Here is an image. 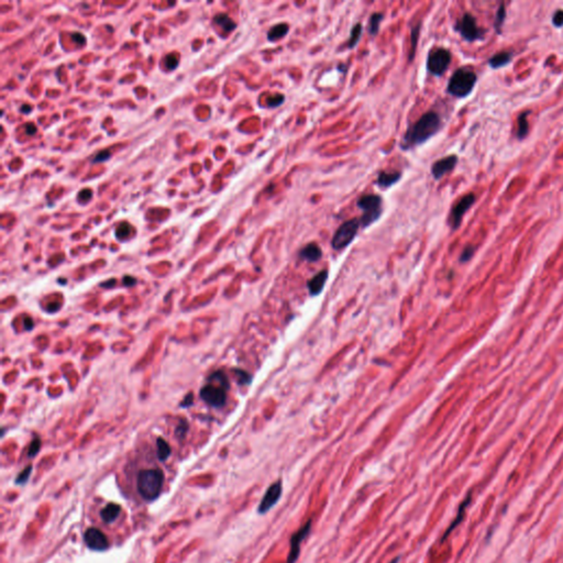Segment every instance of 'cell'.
Segmentation results:
<instances>
[{
    "label": "cell",
    "mask_w": 563,
    "mask_h": 563,
    "mask_svg": "<svg viewBox=\"0 0 563 563\" xmlns=\"http://www.w3.org/2000/svg\"><path fill=\"white\" fill-rule=\"evenodd\" d=\"M40 449H41V440L39 438H35V439H33V441L30 443V445H29L28 457L29 458L35 457L39 453Z\"/></svg>",
    "instance_id": "d6a6232c"
},
{
    "label": "cell",
    "mask_w": 563,
    "mask_h": 563,
    "mask_svg": "<svg viewBox=\"0 0 563 563\" xmlns=\"http://www.w3.org/2000/svg\"><path fill=\"white\" fill-rule=\"evenodd\" d=\"M131 230H132V227H131L128 222H122L120 223L118 227H117L116 229V237L118 238L119 240L121 239H126L130 236L131 233Z\"/></svg>",
    "instance_id": "f1b7e54d"
},
{
    "label": "cell",
    "mask_w": 563,
    "mask_h": 563,
    "mask_svg": "<svg viewBox=\"0 0 563 563\" xmlns=\"http://www.w3.org/2000/svg\"><path fill=\"white\" fill-rule=\"evenodd\" d=\"M284 101H285L284 95H282V94L275 95V96L267 98V107L268 108H277V107H280L281 105H283Z\"/></svg>",
    "instance_id": "836d02e7"
},
{
    "label": "cell",
    "mask_w": 563,
    "mask_h": 563,
    "mask_svg": "<svg viewBox=\"0 0 563 563\" xmlns=\"http://www.w3.org/2000/svg\"><path fill=\"white\" fill-rule=\"evenodd\" d=\"M455 30L460 33L462 38L467 42H474L478 40H482L484 36V31L480 29L477 25V20L473 17V14L465 12L463 16L460 18L455 26Z\"/></svg>",
    "instance_id": "52a82bcc"
},
{
    "label": "cell",
    "mask_w": 563,
    "mask_h": 563,
    "mask_svg": "<svg viewBox=\"0 0 563 563\" xmlns=\"http://www.w3.org/2000/svg\"><path fill=\"white\" fill-rule=\"evenodd\" d=\"M84 540L87 547L94 551H105L109 548V541L106 535L97 528L87 529L84 535Z\"/></svg>",
    "instance_id": "7c38bea8"
},
{
    "label": "cell",
    "mask_w": 563,
    "mask_h": 563,
    "mask_svg": "<svg viewBox=\"0 0 563 563\" xmlns=\"http://www.w3.org/2000/svg\"><path fill=\"white\" fill-rule=\"evenodd\" d=\"M458 163V156L457 155H449L442 157L440 160L436 161V162L431 165V174L435 179H441L445 174H448L455 169Z\"/></svg>",
    "instance_id": "4fadbf2b"
},
{
    "label": "cell",
    "mask_w": 563,
    "mask_h": 563,
    "mask_svg": "<svg viewBox=\"0 0 563 563\" xmlns=\"http://www.w3.org/2000/svg\"><path fill=\"white\" fill-rule=\"evenodd\" d=\"M120 513H121V507L118 505V504L110 503L108 504L106 507L102 508V510L100 511V517L106 524H111L119 517Z\"/></svg>",
    "instance_id": "2e32d148"
},
{
    "label": "cell",
    "mask_w": 563,
    "mask_h": 563,
    "mask_svg": "<svg viewBox=\"0 0 563 563\" xmlns=\"http://www.w3.org/2000/svg\"><path fill=\"white\" fill-rule=\"evenodd\" d=\"M442 128V119L436 111L423 114L415 123L411 124L401 139L399 147L404 151L413 150L426 143Z\"/></svg>",
    "instance_id": "6da1fadb"
},
{
    "label": "cell",
    "mask_w": 563,
    "mask_h": 563,
    "mask_svg": "<svg viewBox=\"0 0 563 563\" xmlns=\"http://www.w3.org/2000/svg\"><path fill=\"white\" fill-rule=\"evenodd\" d=\"M552 24L555 27H563V10H557L552 17Z\"/></svg>",
    "instance_id": "d590c367"
},
{
    "label": "cell",
    "mask_w": 563,
    "mask_h": 563,
    "mask_svg": "<svg viewBox=\"0 0 563 563\" xmlns=\"http://www.w3.org/2000/svg\"><path fill=\"white\" fill-rule=\"evenodd\" d=\"M471 500H472V494H471V493H469V494H467V496L465 497V499L463 500V502H462L461 504H460L459 509H458V514H457L456 518H455V519H453V522H452V523L450 524V526H449V527L447 528V530H445V532L443 533V536H442V541H443V540H445V539H447V538H448V536L450 535V533H451V532H452L453 530H455V529H456V528L458 527V526H459L460 524H461V523H462V521H463V518H464V516H465V510H466V507L470 505Z\"/></svg>",
    "instance_id": "5bb4252c"
},
{
    "label": "cell",
    "mask_w": 563,
    "mask_h": 563,
    "mask_svg": "<svg viewBox=\"0 0 563 563\" xmlns=\"http://www.w3.org/2000/svg\"><path fill=\"white\" fill-rule=\"evenodd\" d=\"M452 55L450 51L444 48H435L430 50L427 57V70L434 76H442L448 70Z\"/></svg>",
    "instance_id": "8992f818"
},
{
    "label": "cell",
    "mask_w": 563,
    "mask_h": 563,
    "mask_svg": "<svg viewBox=\"0 0 563 563\" xmlns=\"http://www.w3.org/2000/svg\"><path fill=\"white\" fill-rule=\"evenodd\" d=\"M235 372H236V376H237V378L239 379V382L241 384H245V383H247L249 381H250V376L247 375V373L241 371V370H235Z\"/></svg>",
    "instance_id": "74e56055"
},
{
    "label": "cell",
    "mask_w": 563,
    "mask_h": 563,
    "mask_svg": "<svg viewBox=\"0 0 563 563\" xmlns=\"http://www.w3.org/2000/svg\"><path fill=\"white\" fill-rule=\"evenodd\" d=\"M511 58H513V53L510 52H500L495 54L494 56H492L491 58L488 60V64L489 66L493 67V69H500V67H503L505 66V65H507L510 61Z\"/></svg>",
    "instance_id": "ffe728a7"
},
{
    "label": "cell",
    "mask_w": 563,
    "mask_h": 563,
    "mask_svg": "<svg viewBox=\"0 0 563 563\" xmlns=\"http://www.w3.org/2000/svg\"><path fill=\"white\" fill-rule=\"evenodd\" d=\"M401 178V173L398 171H382L378 174L376 185L379 188H390L398 183Z\"/></svg>",
    "instance_id": "9a60e30c"
},
{
    "label": "cell",
    "mask_w": 563,
    "mask_h": 563,
    "mask_svg": "<svg viewBox=\"0 0 563 563\" xmlns=\"http://www.w3.org/2000/svg\"><path fill=\"white\" fill-rule=\"evenodd\" d=\"M199 394L205 403L215 408L223 407L227 401V391L213 384L205 385Z\"/></svg>",
    "instance_id": "9c48e42d"
},
{
    "label": "cell",
    "mask_w": 563,
    "mask_h": 563,
    "mask_svg": "<svg viewBox=\"0 0 563 563\" xmlns=\"http://www.w3.org/2000/svg\"><path fill=\"white\" fill-rule=\"evenodd\" d=\"M321 254L323 253H321L320 247L316 243H309L307 244L304 249H302L301 258L307 261L315 262L321 258Z\"/></svg>",
    "instance_id": "d6986e66"
},
{
    "label": "cell",
    "mask_w": 563,
    "mask_h": 563,
    "mask_svg": "<svg viewBox=\"0 0 563 563\" xmlns=\"http://www.w3.org/2000/svg\"><path fill=\"white\" fill-rule=\"evenodd\" d=\"M164 484V473L160 469H144L138 473L137 489L144 501L156 500Z\"/></svg>",
    "instance_id": "7a4b0ae2"
},
{
    "label": "cell",
    "mask_w": 563,
    "mask_h": 563,
    "mask_svg": "<svg viewBox=\"0 0 563 563\" xmlns=\"http://www.w3.org/2000/svg\"><path fill=\"white\" fill-rule=\"evenodd\" d=\"M527 112H523L518 118V130H517V138L519 140H523L528 134V121H527Z\"/></svg>",
    "instance_id": "4316f807"
},
{
    "label": "cell",
    "mask_w": 563,
    "mask_h": 563,
    "mask_svg": "<svg viewBox=\"0 0 563 563\" xmlns=\"http://www.w3.org/2000/svg\"><path fill=\"white\" fill-rule=\"evenodd\" d=\"M156 449H157V458L160 461H165L170 458L172 449L171 445L167 443L163 438H157L156 439Z\"/></svg>",
    "instance_id": "603a6c76"
},
{
    "label": "cell",
    "mask_w": 563,
    "mask_h": 563,
    "mask_svg": "<svg viewBox=\"0 0 563 563\" xmlns=\"http://www.w3.org/2000/svg\"><path fill=\"white\" fill-rule=\"evenodd\" d=\"M474 254V247L473 246H466L464 249V251L462 252L461 254V258H460V260H461V262H465V261H469L472 255Z\"/></svg>",
    "instance_id": "8d00e7d4"
},
{
    "label": "cell",
    "mask_w": 563,
    "mask_h": 563,
    "mask_svg": "<svg viewBox=\"0 0 563 563\" xmlns=\"http://www.w3.org/2000/svg\"><path fill=\"white\" fill-rule=\"evenodd\" d=\"M282 493H283L282 481L274 482V483L266 489L264 496H263V499L258 507L259 514H265L271 508L274 507L277 504V502L280 501Z\"/></svg>",
    "instance_id": "8fae6325"
},
{
    "label": "cell",
    "mask_w": 563,
    "mask_h": 563,
    "mask_svg": "<svg viewBox=\"0 0 563 563\" xmlns=\"http://www.w3.org/2000/svg\"><path fill=\"white\" fill-rule=\"evenodd\" d=\"M361 226L360 219L353 218L351 220L343 222L338 230L335 231L332 238L331 244L334 250H342L347 247L354 240L357 231Z\"/></svg>",
    "instance_id": "5b68a950"
},
{
    "label": "cell",
    "mask_w": 563,
    "mask_h": 563,
    "mask_svg": "<svg viewBox=\"0 0 563 563\" xmlns=\"http://www.w3.org/2000/svg\"><path fill=\"white\" fill-rule=\"evenodd\" d=\"M189 429V425L186 419H179L178 421V425L176 427V430H175V435H176L179 439H183V438H185L187 431Z\"/></svg>",
    "instance_id": "1f68e13d"
},
{
    "label": "cell",
    "mask_w": 563,
    "mask_h": 563,
    "mask_svg": "<svg viewBox=\"0 0 563 563\" xmlns=\"http://www.w3.org/2000/svg\"><path fill=\"white\" fill-rule=\"evenodd\" d=\"M420 29H421V26H420V24H418V25H416L415 27H413L412 30H411V50H409V56H408L409 62L413 61L414 57H415L417 44H418V40H419Z\"/></svg>",
    "instance_id": "cb8c5ba5"
},
{
    "label": "cell",
    "mask_w": 563,
    "mask_h": 563,
    "mask_svg": "<svg viewBox=\"0 0 563 563\" xmlns=\"http://www.w3.org/2000/svg\"><path fill=\"white\" fill-rule=\"evenodd\" d=\"M110 155H111V153H110V151H108V150H105V151H100V152L98 153V154H97L96 156H95V159H94V162H102V161H106V160H108V159H109V156H110Z\"/></svg>",
    "instance_id": "f35d334b"
},
{
    "label": "cell",
    "mask_w": 563,
    "mask_h": 563,
    "mask_svg": "<svg viewBox=\"0 0 563 563\" xmlns=\"http://www.w3.org/2000/svg\"><path fill=\"white\" fill-rule=\"evenodd\" d=\"M36 132V127L33 123H27L26 126V133L29 136H33Z\"/></svg>",
    "instance_id": "60d3db41"
},
{
    "label": "cell",
    "mask_w": 563,
    "mask_h": 563,
    "mask_svg": "<svg viewBox=\"0 0 563 563\" xmlns=\"http://www.w3.org/2000/svg\"><path fill=\"white\" fill-rule=\"evenodd\" d=\"M398 560H399V558H395V559H394V560H393V561H392L391 563H397V562H398Z\"/></svg>",
    "instance_id": "bcb514c9"
},
{
    "label": "cell",
    "mask_w": 563,
    "mask_h": 563,
    "mask_svg": "<svg viewBox=\"0 0 563 563\" xmlns=\"http://www.w3.org/2000/svg\"><path fill=\"white\" fill-rule=\"evenodd\" d=\"M215 22L219 26L221 27L224 31L227 32H231L236 29L237 25L235 21H233L228 14L226 13H218L217 16H215Z\"/></svg>",
    "instance_id": "44dd1931"
},
{
    "label": "cell",
    "mask_w": 563,
    "mask_h": 563,
    "mask_svg": "<svg viewBox=\"0 0 563 563\" xmlns=\"http://www.w3.org/2000/svg\"><path fill=\"white\" fill-rule=\"evenodd\" d=\"M123 283L126 286H131V285H134L137 283V280L134 279V277H131V276H126L123 280Z\"/></svg>",
    "instance_id": "7bdbcfd3"
},
{
    "label": "cell",
    "mask_w": 563,
    "mask_h": 563,
    "mask_svg": "<svg viewBox=\"0 0 563 563\" xmlns=\"http://www.w3.org/2000/svg\"><path fill=\"white\" fill-rule=\"evenodd\" d=\"M505 18H506L505 5L502 4V5L500 6L499 10H497L496 17H495V21H494V27H495V30H496L497 33H501L502 28H503V25H504V21H505Z\"/></svg>",
    "instance_id": "83f0119b"
},
{
    "label": "cell",
    "mask_w": 563,
    "mask_h": 563,
    "mask_svg": "<svg viewBox=\"0 0 563 563\" xmlns=\"http://www.w3.org/2000/svg\"><path fill=\"white\" fill-rule=\"evenodd\" d=\"M356 206L363 211V215L360 218L361 227L363 228H367L377 221L383 214V199L379 195H363L356 201Z\"/></svg>",
    "instance_id": "277c9868"
},
{
    "label": "cell",
    "mask_w": 563,
    "mask_h": 563,
    "mask_svg": "<svg viewBox=\"0 0 563 563\" xmlns=\"http://www.w3.org/2000/svg\"><path fill=\"white\" fill-rule=\"evenodd\" d=\"M288 31H289V26L287 24L275 25L268 30L267 40L271 41V42L279 41V40L283 39L284 36H286Z\"/></svg>",
    "instance_id": "ac0fdd59"
},
{
    "label": "cell",
    "mask_w": 563,
    "mask_h": 563,
    "mask_svg": "<svg viewBox=\"0 0 563 563\" xmlns=\"http://www.w3.org/2000/svg\"><path fill=\"white\" fill-rule=\"evenodd\" d=\"M72 40L74 42H76V43H78V44H84V43L86 42L85 36L82 33H78V32L72 33Z\"/></svg>",
    "instance_id": "ab89813d"
},
{
    "label": "cell",
    "mask_w": 563,
    "mask_h": 563,
    "mask_svg": "<svg viewBox=\"0 0 563 563\" xmlns=\"http://www.w3.org/2000/svg\"><path fill=\"white\" fill-rule=\"evenodd\" d=\"M327 277H328V272L327 271H323V272L318 273L309 281L308 288L312 295H317L321 290H323L324 285L327 281Z\"/></svg>",
    "instance_id": "e0dca14e"
},
{
    "label": "cell",
    "mask_w": 563,
    "mask_h": 563,
    "mask_svg": "<svg viewBox=\"0 0 563 563\" xmlns=\"http://www.w3.org/2000/svg\"><path fill=\"white\" fill-rule=\"evenodd\" d=\"M32 469H33L32 465L27 466L22 472H20V473H19V475L17 477L16 481H14V483H16L17 485H24V484H26L27 482L29 481V479H30V475H31V473H32Z\"/></svg>",
    "instance_id": "f546056e"
},
{
    "label": "cell",
    "mask_w": 563,
    "mask_h": 563,
    "mask_svg": "<svg viewBox=\"0 0 563 563\" xmlns=\"http://www.w3.org/2000/svg\"><path fill=\"white\" fill-rule=\"evenodd\" d=\"M383 13L381 12H374L371 14L370 17V20H369V33L370 35L372 36H375L378 31H379V26H381V22L383 21Z\"/></svg>",
    "instance_id": "d4e9b609"
},
{
    "label": "cell",
    "mask_w": 563,
    "mask_h": 563,
    "mask_svg": "<svg viewBox=\"0 0 563 563\" xmlns=\"http://www.w3.org/2000/svg\"><path fill=\"white\" fill-rule=\"evenodd\" d=\"M192 404H193V394H192V393H189V394L187 395V396L184 398V401H183L181 406H182V407H184V406H185V407H189Z\"/></svg>",
    "instance_id": "b9f144b4"
},
{
    "label": "cell",
    "mask_w": 563,
    "mask_h": 563,
    "mask_svg": "<svg viewBox=\"0 0 563 563\" xmlns=\"http://www.w3.org/2000/svg\"><path fill=\"white\" fill-rule=\"evenodd\" d=\"M33 326H34V324H33V321L30 317H28V318L25 319V328L27 329V330H31V329L33 328Z\"/></svg>",
    "instance_id": "ee69618b"
},
{
    "label": "cell",
    "mask_w": 563,
    "mask_h": 563,
    "mask_svg": "<svg viewBox=\"0 0 563 563\" xmlns=\"http://www.w3.org/2000/svg\"><path fill=\"white\" fill-rule=\"evenodd\" d=\"M93 197V191L91 188H84L83 191H80L78 193V196H77V199L79 202L82 204H85L87 201H89L92 199Z\"/></svg>",
    "instance_id": "e575fe53"
},
{
    "label": "cell",
    "mask_w": 563,
    "mask_h": 563,
    "mask_svg": "<svg viewBox=\"0 0 563 563\" xmlns=\"http://www.w3.org/2000/svg\"><path fill=\"white\" fill-rule=\"evenodd\" d=\"M475 202V196L474 194H467L463 196L461 199L457 201L455 206L452 207L450 217H449V223L453 230H457L460 224L462 222V218L465 215V213L469 210L473 204Z\"/></svg>",
    "instance_id": "ba28073f"
},
{
    "label": "cell",
    "mask_w": 563,
    "mask_h": 563,
    "mask_svg": "<svg viewBox=\"0 0 563 563\" xmlns=\"http://www.w3.org/2000/svg\"><path fill=\"white\" fill-rule=\"evenodd\" d=\"M477 84V74L466 67L458 69L449 79L447 91L453 97L464 98L470 95Z\"/></svg>",
    "instance_id": "3957f363"
},
{
    "label": "cell",
    "mask_w": 563,
    "mask_h": 563,
    "mask_svg": "<svg viewBox=\"0 0 563 563\" xmlns=\"http://www.w3.org/2000/svg\"><path fill=\"white\" fill-rule=\"evenodd\" d=\"M209 381V384H213V385H216V386H219V387H222V389H224L226 391H228L230 389V384H229V381H228V377H227V375L224 374L223 372H220V371H217L215 373H213L208 378Z\"/></svg>",
    "instance_id": "7402d4cb"
},
{
    "label": "cell",
    "mask_w": 563,
    "mask_h": 563,
    "mask_svg": "<svg viewBox=\"0 0 563 563\" xmlns=\"http://www.w3.org/2000/svg\"><path fill=\"white\" fill-rule=\"evenodd\" d=\"M178 61H179V57H178V54L176 53H170L167 54L164 58V64L167 70H174L175 67H177L178 65Z\"/></svg>",
    "instance_id": "4dcf8cb0"
},
{
    "label": "cell",
    "mask_w": 563,
    "mask_h": 563,
    "mask_svg": "<svg viewBox=\"0 0 563 563\" xmlns=\"http://www.w3.org/2000/svg\"><path fill=\"white\" fill-rule=\"evenodd\" d=\"M311 530V521L307 522L304 526H302L301 529L297 530L290 538V549L288 557L286 560V563H295L301 553V545L303 541L309 535Z\"/></svg>",
    "instance_id": "30bf717a"
},
{
    "label": "cell",
    "mask_w": 563,
    "mask_h": 563,
    "mask_svg": "<svg viewBox=\"0 0 563 563\" xmlns=\"http://www.w3.org/2000/svg\"><path fill=\"white\" fill-rule=\"evenodd\" d=\"M31 110H32V108H31L30 105H24V107L21 108V111H24V112H26V111L30 112Z\"/></svg>",
    "instance_id": "f6af8a7d"
},
{
    "label": "cell",
    "mask_w": 563,
    "mask_h": 563,
    "mask_svg": "<svg viewBox=\"0 0 563 563\" xmlns=\"http://www.w3.org/2000/svg\"><path fill=\"white\" fill-rule=\"evenodd\" d=\"M362 31H363V27L361 24H356L353 26L352 30L350 32V38L347 42V47L349 49H354L357 46V43H359L361 39Z\"/></svg>",
    "instance_id": "484cf974"
}]
</instances>
